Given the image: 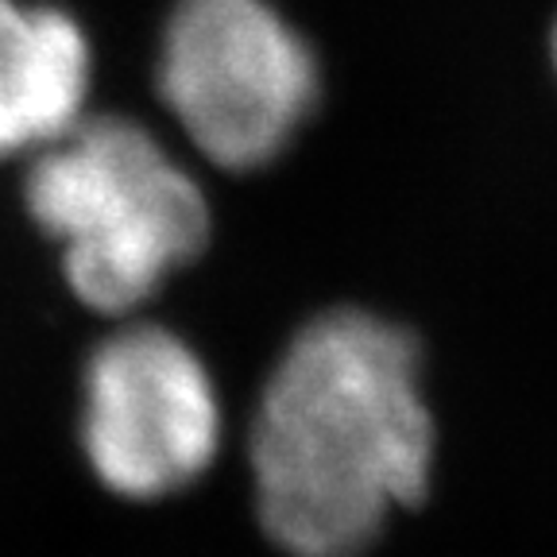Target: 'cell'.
I'll use <instances>...</instances> for the list:
<instances>
[{"label": "cell", "instance_id": "cell-5", "mask_svg": "<svg viewBox=\"0 0 557 557\" xmlns=\"http://www.w3.org/2000/svg\"><path fill=\"white\" fill-rule=\"evenodd\" d=\"M94 47L66 9L0 0V159L35 156L86 116Z\"/></svg>", "mask_w": 557, "mask_h": 557}, {"label": "cell", "instance_id": "cell-3", "mask_svg": "<svg viewBox=\"0 0 557 557\" xmlns=\"http://www.w3.org/2000/svg\"><path fill=\"white\" fill-rule=\"evenodd\" d=\"M156 78L194 148L225 171L275 163L322 97L318 54L271 0H178Z\"/></svg>", "mask_w": 557, "mask_h": 557}, {"label": "cell", "instance_id": "cell-2", "mask_svg": "<svg viewBox=\"0 0 557 557\" xmlns=\"http://www.w3.org/2000/svg\"><path fill=\"white\" fill-rule=\"evenodd\" d=\"M27 213L62 252L70 290L97 313H136L209 244L198 178L124 116H82L32 156Z\"/></svg>", "mask_w": 557, "mask_h": 557}, {"label": "cell", "instance_id": "cell-1", "mask_svg": "<svg viewBox=\"0 0 557 557\" xmlns=\"http://www.w3.org/2000/svg\"><path fill=\"white\" fill-rule=\"evenodd\" d=\"M434 414L414 333L337 306L287 341L252 422L256 515L287 557H360L422 504Z\"/></svg>", "mask_w": 557, "mask_h": 557}, {"label": "cell", "instance_id": "cell-6", "mask_svg": "<svg viewBox=\"0 0 557 557\" xmlns=\"http://www.w3.org/2000/svg\"><path fill=\"white\" fill-rule=\"evenodd\" d=\"M554 66H557V24H554Z\"/></svg>", "mask_w": 557, "mask_h": 557}, {"label": "cell", "instance_id": "cell-4", "mask_svg": "<svg viewBox=\"0 0 557 557\" xmlns=\"http://www.w3.org/2000/svg\"><path fill=\"white\" fill-rule=\"evenodd\" d=\"M225 434L218 380L198 348L166 325L109 333L82 372L78 437L101 487L121 499H166L206 476Z\"/></svg>", "mask_w": 557, "mask_h": 557}]
</instances>
